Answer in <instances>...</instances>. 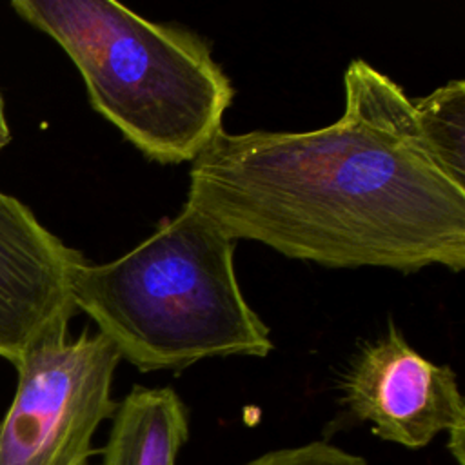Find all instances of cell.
<instances>
[{"label":"cell","mask_w":465,"mask_h":465,"mask_svg":"<svg viewBox=\"0 0 465 465\" xmlns=\"http://www.w3.org/2000/svg\"><path fill=\"white\" fill-rule=\"evenodd\" d=\"M340 118L312 131H220L187 203L232 240L325 267H465V189L427 154L414 100L367 62L343 74Z\"/></svg>","instance_id":"cell-1"},{"label":"cell","mask_w":465,"mask_h":465,"mask_svg":"<svg viewBox=\"0 0 465 465\" xmlns=\"http://www.w3.org/2000/svg\"><path fill=\"white\" fill-rule=\"evenodd\" d=\"M234 245L187 202L131 251L74 267L71 298L142 372L214 356H267L269 327L242 294Z\"/></svg>","instance_id":"cell-2"},{"label":"cell","mask_w":465,"mask_h":465,"mask_svg":"<svg viewBox=\"0 0 465 465\" xmlns=\"http://www.w3.org/2000/svg\"><path fill=\"white\" fill-rule=\"evenodd\" d=\"M76 65L93 109L147 160L194 162L223 131L234 87L211 44L113 0H15Z\"/></svg>","instance_id":"cell-3"},{"label":"cell","mask_w":465,"mask_h":465,"mask_svg":"<svg viewBox=\"0 0 465 465\" xmlns=\"http://www.w3.org/2000/svg\"><path fill=\"white\" fill-rule=\"evenodd\" d=\"M69 320L51 322L13 363L0 465H91L93 436L118 405L111 385L122 358L102 332L69 338Z\"/></svg>","instance_id":"cell-4"},{"label":"cell","mask_w":465,"mask_h":465,"mask_svg":"<svg viewBox=\"0 0 465 465\" xmlns=\"http://www.w3.org/2000/svg\"><path fill=\"white\" fill-rule=\"evenodd\" d=\"M341 401L372 432L409 449L449 434L458 465L465 458V403L456 372L421 356L394 322L354 354L341 378Z\"/></svg>","instance_id":"cell-5"},{"label":"cell","mask_w":465,"mask_h":465,"mask_svg":"<svg viewBox=\"0 0 465 465\" xmlns=\"http://www.w3.org/2000/svg\"><path fill=\"white\" fill-rule=\"evenodd\" d=\"M82 252L45 229L18 198L0 191V356L15 363L51 322L71 318Z\"/></svg>","instance_id":"cell-6"},{"label":"cell","mask_w":465,"mask_h":465,"mask_svg":"<svg viewBox=\"0 0 465 465\" xmlns=\"http://www.w3.org/2000/svg\"><path fill=\"white\" fill-rule=\"evenodd\" d=\"M189 438V414L169 387L134 385L116 405L104 465H176Z\"/></svg>","instance_id":"cell-7"},{"label":"cell","mask_w":465,"mask_h":465,"mask_svg":"<svg viewBox=\"0 0 465 465\" xmlns=\"http://www.w3.org/2000/svg\"><path fill=\"white\" fill-rule=\"evenodd\" d=\"M421 143L441 173L465 189V82L450 80L414 100Z\"/></svg>","instance_id":"cell-8"},{"label":"cell","mask_w":465,"mask_h":465,"mask_svg":"<svg viewBox=\"0 0 465 465\" xmlns=\"http://www.w3.org/2000/svg\"><path fill=\"white\" fill-rule=\"evenodd\" d=\"M242 465H369L363 458L325 441L265 452Z\"/></svg>","instance_id":"cell-9"},{"label":"cell","mask_w":465,"mask_h":465,"mask_svg":"<svg viewBox=\"0 0 465 465\" xmlns=\"http://www.w3.org/2000/svg\"><path fill=\"white\" fill-rule=\"evenodd\" d=\"M11 142V129H9V124H7V116H5V104H4V98L0 94V151L9 145Z\"/></svg>","instance_id":"cell-10"}]
</instances>
